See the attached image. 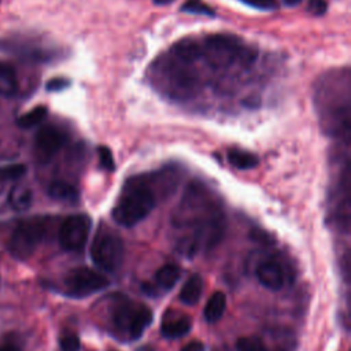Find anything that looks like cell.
I'll list each match as a JSON object with an SVG mask.
<instances>
[{
	"instance_id": "obj_32",
	"label": "cell",
	"mask_w": 351,
	"mask_h": 351,
	"mask_svg": "<svg viewBox=\"0 0 351 351\" xmlns=\"http://www.w3.org/2000/svg\"><path fill=\"white\" fill-rule=\"evenodd\" d=\"M173 0H154V3L155 4H158V5H165V4H169V3H171Z\"/></svg>"
},
{
	"instance_id": "obj_12",
	"label": "cell",
	"mask_w": 351,
	"mask_h": 351,
	"mask_svg": "<svg viewBox=\"0 0 351 351\" xmlns=\"http://www.w3.org/2000/svg\"><path fill=\"white\" fill-rule=\"evenodd\" d=\"M203 292V280L199 274H192L181 288L180 300L184 304L193 306L199 302Z\"/></svg>"
},
{
	"instance_id": "obj_26",
	"label": "cell",
	"mask_w": 351,
	"mask_h": 351,
	"mask_svg": "<svg viewBox=\"0 0 351 351\" xmlns=\"http://www.w3.org/2000/svg\"><path fill=\"white\" fill-rule=\"evenodd\" d=\"M307 10L310 14L313 15H324L328 10V3L325 0H308V4H307Z\"/></svg>"
},
{
	"instance_id": "obj_7",
	"label": "cell",
	"mask_w": 351,
	"mask_h": 351,
	"mask_svg": "<svg viewBox=\"0 0 351 351\" xmlns=\"http://www.w3.org/2000/svg\"><path fill=\"white\" fill-rule=\"evenodd\" d=\"M108 278L89 267H75L67 271L63 278V292L70 298H85L104 289Z\"/></svg>"
},
{
	"instance_id": "obj_4",
	"label": "cell",
	"mask_w": 351,
	"mask_h": 351,
	"mask_svg": "<svg viewBox=\"0 0 351 351\" xmlns=\"http://www.w3.org/2000/svg\"><path fill=\"white\" fill-rule=\"evenodd\" d=\"M204 52L208 60L217 67H225L234 62L251 63L255 58V52L251 48L245 47L239 38L226 34L207 37L204 41Z\"/></svg>"
},
{
	"instance_id": "obj_33",
	"label": "cell",
	"mask_w": 351,
	"mask_h": 351,
	"mask_svg": "<svg viewBox=\"0 0 351 351\" xmlns=\"http://www.w3.org/2000/svg\"><path fill=\"white\" fill-rule=\"evenodd\" d=\"M137 351H154L151 347H140L137 348Z\"/></svg>"
},
{
	"instance_id": "obj_28",
	"label": "cell",
	"mask_w": 351,
	"mask_h": 351,
	"mask_svg": "<svg viewBox=\"0 0 351 351\" xmlns=\"http://www.w3.org/2000/svg\"><path fill=\"white\" fill-rule=\"evenodd\" d=\"M69 85V81L64 78H53L51 81H48L47 84V89L48 90H60L63 88H66Z\"/></svg>"
},
{
	"instance_id": "obj_6",
	"label": "cell",
	"mask_w": 351,
	"mask_h": 351,
	"mask_svg": "<svg viewBox=\"0 0 351 351\" xmlns=\"http://www.w3.org/2000/svg\"><path fill=\"white\" fill-rule=\"evenodd\" d=\"M93 263L104 271H115L123 261V241L121 236L106 225H101L90 245Z\"/></svg>"
},
{
	"instance_id": "obj_13",
	"label": "cell",
	"mask_w": 351,
	"mask_h": 351,
	"mask_svg": "<svg viewBox=\"0 0 351 351\" xmlns=\"http://www.w3.org/2000/svg\"><path fill=\"white\" fill-rule=\"evenodd\" d=\"M48 195L58 202L75 203L78 202V189L66 181H53L48 186Z\"/></svg>"
},
{
	"instance_id": "obj_23",
	"label": "cell",
	"mask_w": 351,
	"mask_h": 351,
	"mask_svg": "<svg viewBox=\"0 0 351 351\" xmlns=\"http://www.w3.org/2000/svg\"><path fill=\"white\" fill-rule=\"evenodd\" d=\"M182 11L191 12V14H197V15H207V16H214V10H211L210 5L203 3L202 0H188L184 3L181 7Z\"/></svg>"
},
{
	"instance_id": "obj_20",
	"label": "cell",
	"mask_w": 351,
	"mask_h": 351,
	"mask_svg": "<svg viewBox=\"0 0 351 351\" xmlns=\"http://www.w3.org/2000/svg\"><path fill=\"white\" fill-rule=\"evenodd\" d=\"M47 114H48L47 107L38 106V107H34L30 111L25 112L23 115H21L18 118L16 123L22 129H30V128H34V126L40 125L47 118Z\"/></svg>"
},
{
	"instance_id": "obj_24",
	"label": "cell",
	"mask_w": 351,
	"mask_h": 351,
	"mask_svg": "<svg viewBox=\"0 0 351 351\" xmlns=\"http://www.w3.org/2000/svg\"><path fill=\"white\" fill-rule=\"evenodd\" d=\"M59 346L62 351H80V339L74 333H64L59 340Z\"/></svg>"
},
{
	"instance_id": "obj_27",
	"label": "cell",
	"mask_w": 351,
	"mask_h": 351,
	"mask_svg": "<svg viewBox=\"0 0 351 351\" xmlns=\"http://www.w3.org/2000/svg\"><path fill=\"white\" fill-rule=\"evenodd\" d=\"M245 4L259 10H274L277 7L274 0H243Z\"/></svg>"
},
{
	"instance_id": "obj_25",
	"label": "cell",
	"mask_w": 351,
	"mask_h": 351,
	"mask_svg": "<svg viewBox=\"0 0 351 351\" xmlns=\"http://www.w3.org/2000/svg\"><path fill=\"white\" fill-rule=\"evenodd\" d=\"M97 155H99L101 167H104V169L112 171L114 167H115V163H114V158H112V154H111L110 148H107V147H104V145L97 147Z\"/></svg>"
},
{
	"instance_id": "obj_17",
	"label": "cell",
	"mask_w": 351,
	"mask_h": 351,
	"mask_svg": "<svg viewBox=\"0 0 351 351\" xmlns=\"http://www.w3.org/2000/svg\"><path fill=\"white\" fill-rule=\"evenodd\" d=\"M229 163L240 170L254 169L258 165V156L243 149H230L228 152Z\"/></svg>"
},
{
	"instance_id": "obj_3",
	"label": "cell",
	"mask_w": 351,
	"mask_h": 351,
	"mask_svg": "<svg viewBox=\"0 0 351 351\" xmlns=\"http://www.w3.org/2000/svg\"><path fill=\"white\" fill-rule=\"evenodd\" d=\"M152 322V311L126 296H115L110 306V326L122 340H137Z\"/></svg>"
},
{
	"instance_id": "obj_11",
	"label": "cell",
	"mask_w": 351,
	"mask_h": 351,
	"mask_svg": "<svg viewBox=\"0 0 351 351\" xmlns=\"http://www.w3.org/2000/svg\"><path fill=\"white\" fill-rule=\"evenodd\" d=\"M256 277L259 282L271 289L277 291L281 289L284 285V273L280 265L274 261H265L256 267Z\"/></svg>"
},
{
	"instance_id": "obj_2",
	"label": "cell",
	"mask_w": 351,
	"mask_h": 351,
	"mask_svg": "<svg viewBox=\"0 0 351 351\" xmlns=\"http://www.w3.org/2000/svg\"><path fill=\"white\" fill-rule=\"evenodd\" d=\"M155 207V193L144 177H132L123 184L112 208L117 223L130 228L141 222Z\"/></svg>"
},
{
	"instance_id": "obj_14",
	"label": "cell",
	"mask_w": 351,
	"mask_h": 351,
	"mask_svg": "<svg viewBox=\"0 0 351 351\" xmlns=\"http://www.w3.org/2000/svg\"><path fill=\"white\" fill-rule=\"evenodd\" d=\"M226 308V296L222 292H214L204 307V318L207 322H217Z\"/></svg>"
},
{
	"instance_id": "obj_22",
	"label": "cell",
	"mask_w": 351,
	"mask_h": 351,
	"mask_svg": "<svg viewBox=\"0 0 351 351\" xmlns=\"http://www.w3.org/2000/svg\"><path fill=\"white\" fill-rule=\"evenodd\" d=\"M236 348L237 351H267L263 340L256 336L239 339L236 343Z\"/></svg>"
},
{
	"instance_id": "obj_16",
	"label": "cell",
	"mask_w": 351,
	"mask_h": 351,
	"mask_svg": "<svg viewBox=\"0 0 351 351\" xmlns=\"http://www.w3.org/2000/svg\"><path fill=\"white\" fill-rule=\"evenodd\" d=\"M180 278V267L176 265H165L155 273L156 287L169 291Z\"/></svg>"
},
{
	"instance_id": "obj_30",
	"label": "cell",
	"mask_w": 351,
	"mask_h": 351,
	"mask_svg": "<svg viewBox=\"0 0 351 351\" xmlns=\"http://www.w3.org/2000/svg\"><path fill=\"white\" fill-rule=\"evenodd\" d=\"M0 351H22L15 341H4L0 346Z\"/></svg>"
},
{
	"instance_id": "obj_29",
	"label": "cell",
	"mask_w": 351,
	"mask_h": 351,
	"mask_svg": "<svg viewBox=\"0 0 351 351\" xmlns=\"http://www.w3.org/2000/svg\"><path fill=\"white\" fill-rule=\"evenodd\" d=\"M181 351H204V344L200 341H192L186 344Z\"/></svg>"
},
{
	"instance_id": "obj_31",
	"label": "cell",
	"mask_w": 351,
	"mask_h": 351,
	"mask_svg": "<svg viewBox=\"0 0 351 351\" xmlns=\"http://www.w3.org/2000/svg\"><path fill=\"white\" fill-rule=\"evenodd\" d=\"M287 5H296V4H299L302 0H282Z\"/></svg>"
},
{
	"instance_id": "obj_18",
	"label": "cell",
	"mask_w": 351,
	"mask_h": 351,
	"mask_svg": "<svg viewBox=\"0 0 351 351\" xmlns=\"http://www.w3.org/2000/svg\"><path fill=\"white\" fill-rule=\"evenodd\" d=\"M10 206L16 211H23L32 204V191L23 185L14 186L8 196Z\"/></svg>"
},
{
	"instance_id": "obj_15",
	"label": "cell",
	"mask_w": 351,
	"mask_h": 351,
	"mask_svg": "<svg viewBox=\"0 0 351 351\" xmlns=\"http://www.w3.org/2000/svg\"><path fill=\"white\" fill-rule=\"evenodd\" d=\"M16 89L18 81L15 69L5 62H0V95L12 96L15 95Z\"/></svg>"
},
{
	"instance_id": "obj_19",
	"label": "cell",
	"mask_w": 351,
	"mask_h": 351,
	"mask_svg": "<svg viewBox=\"0 0 351 351\" xmlns=\"http://www.w3.org/2000/svg\"><path fill=\"white\" fill-rule=\"evenodd\" d=\"M173 53L178 59H181V62L186 63V62H193L196 58H199L202 55V49L192 40H182L174 45Z\"/></svg>"
},
{
	"instance_id": "obj_8",
	"label": "cell",
	"mask_w": 351,
	"mask_h": 351,
	"mask_svg": "<svg viewBox=\"0 0 351 351\" xmlns=\"http://www.w3.org/2000/svg\"><path fill=\"white\" fill-rule=\"evenodd\" d=\"M92 221L85 214L67 217L59 228V244L66 251H80L86 244Z\"/></svg>"
},
{
	"instance_id": "obj_1",
	"label": "cell",
	"mask_w": 351,
	"mask_h": 351,
	"mask_svg": "<svg viewBox=\"0 0 351 351\" xmlns=\"http://www.w3.org/2000/svg\"><path fill=\"white\" fill-rule=\"evenodd\" d=\"M171 222L177 233V248L185 255L215 247L226 229L219 202L202 182H192L186 188Z\"/></svg>"
},
{
	"instance_id": "obj_10",
	"label": "cell",
	"mask_w": 351,
	"mask_h": 351,
	"mask_svg": "<svg viewBox=\"0 0 351 351\" xmlns=\"http://www.w3.org/2000/svg\"><path fill=\"white\" fill-rule=\"evenodd\" d=\"M192 328V321L188 315L178 313H167L163 315L160 325V332L166 339H178L189 333Z\"/></svg>"
},
{
	"instance_id": "obj_9",
	"label": "cell",
	"mask_w": 351,
	"mask_h": 351,
	"mask_svg": "<svg viewBox=\"0 0 351 351\" xmlns=\"http://www.w3.org/2000/svg\"><path fill=\"white\" fill-rule=\"evenodd\" d=\"M64 141H66V137L59 129L53 126H45V128H41L36 134L34 148L40 159L48 160L55 154L59 152Z\"/></svg>"
},
{
	"instance_id": "obj_5",
	"label": "cell",
	"mask_w": 351,
	"mask_h": 351,
	"mask_svg": "<svg viewBox=\"0 0 351 351\" xmlns=\"http://www.w3.org/2000/svg\"><path fill=\"white\" fill-rule=\"evenodd\" d=\"M49 221L44 217H33L22 221L8 240V250L16 259H27L47 237Z\"/></svg>"
},
{
	"instance_id": "obj_21",
	"label": "cell",
	"mask_w": 351,
	"mask_h": 351,
	"mask_svg": "<svg viewBox=\"0 0 351 351\" xmlns=\"http://www.w3.org/2000/svg\"><path fill=\"white\" fill-rule=\"evenodd\" d=\"M26 174V166L21 163H14L0 167V182L19 180Z\"/></svg>"
}]
</instances>
